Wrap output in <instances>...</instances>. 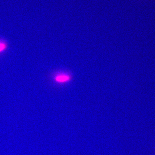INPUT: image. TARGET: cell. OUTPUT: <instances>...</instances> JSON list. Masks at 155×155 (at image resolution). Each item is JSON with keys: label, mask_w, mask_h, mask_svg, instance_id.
<instances>
[{"label": "cell", "mask_w": 155, "mask_h": 155, "mask_svg": "<svg viewBox=\"0 0 155 155\" xmlns=\"http://www.w3.org/2000/svg\"><path fill=\"white\" fill-rule=\"evenodd\" d=\"M7 48V44L6 42L0 41V53L5 51Z\"/></svg>", "instance_id": "2"}, {"label": "cell", "mask_w": 155, "mask_h": 155, "mask_svg": "<svg viewBox=\"0 0 155 155\" xmlns=\"http://www.w3.org/2000/svg\"><path fill=\"white\" fill-rule=\"evenodd\" d=\"M70 77L69 75L61 74L57 75L55 78V81L58 83H64L68 82L70 80Z\"/></svg>", "instance_id": "1"}]
</instances>
